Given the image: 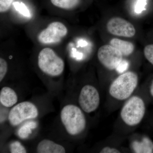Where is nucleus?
<instances>
[{"label": "nucleus", "instance_id": "14", "mask_svg": "<svg viewBox=\"0 0 153 153\" xmlns=\"http://www.w3.org/2000/svg\"><path fill=\"white\" fill-rule=\"evenodd\" d=\"M53 5L64 10H71L79 4V0H50Z\"/></svg>", "mask_w": 153, "mask_h": 153}, {"label": "nucleus", "instance_id": "11", "mask_svg": "<svg viewBox=\"0 0 153 153\" xmlns=\"http://www.w3.org/2000/svg\"><path fill=\"white\" fill-rule=\"evenodd\" d=\"M18 96L13 89L11 88L4 87L0 91V102L6 107H11L17 103Z\"/></svg>", "mask_w": 153, "mask_h": 153}, {"label": "nucleus", "instance_id": "10", "mask_svg": "<svg viewBox=\"0 0 153 153\" xmlns=\"http://www.w3.org/2000/svg\"><path fill=\"white\" fill-rule=\"evenodd\" d=\"M37 152L39 153H64L66 150L63 146L50 140L45 139L38 143Z\"/></svg>", "mask_w": 153, "mask_h": 153}, {"label": "nucleus", "instance_id": "7", "mask_svg": "<svg viewBox=\"0 0 153 153\" xmlns=\"http://www.w3.org/2000/svg\"><path fill=\"white\" fill-rule=\"evenodd\" d=\"M80 108L86 113H90L98 108L100 104V96L95 87L85 85L81 89L78 98Z\"/></svg>", "mask_w": 153, "mask_h": 153}, {"label": "nucleus", "instance_id": "8", "mask_svg": "<svg viewBox=\"0 0 153 153\" xmlns=\"http://www.w3.org/2000/svg\"><path fill=\"white\" fill-rule=\"evenodd\" d=\"M122 54L111 45H105L99 48L97 57L100 63L110 70L115 69L123 60Z\"/></svg>", "mask_w": 153, "mask_h": 153}, {"label": "nucleus", "instance_id": "22", "mask_svg": "<svg viewBox=\"0 0 153 153\" xmlns=\"http://www.w3.org/2000/svg\"><path fill=\"white\" fill-rule=\"evenodd\" d=\"M101 153H120V151L115 148L110 147H105L103 148L100 151Z\"/></svg>", "mask_w": 153, "mask_h": 153}, {"label": "nucleus", "instance_id": "13", "mask_svg": "<svg viewBox=\"0 0 153 153\" xmlns=\"http://www.w3.org/2000/svg\"><path fill=\"white\" fill-rule=\"evenodd\" d=\"M132 148L135 153H152L153 152V143L150 139L145 137L140 141H134L132 143Z\"/></svg>", "mask_w": 153, "mask_h": 153}, {"label": "nucleus", "instance_id": "24", "mask_svg": "<svg viewBox=\"0 0 153 153\" xmlns=\"http://www.w3.org/2000/svg\"><path fill=\"white\" fill-rule=\"evenodd\" d=\"M150 91L151 95L153 97V80L152 82V84H151Z\"/></svg>", "mask_w": 153, "mask_h": 153}, {"label": "nucleus", "instance_id": "21", "mask_svg": "<svg viewBox=\"0 0 153 153\" xmlns=\"http://www.w3.org/2000/svg\"><path fill=\"white\" fill-rule=\"evenodd\" d=\"M147 0H137L135 6V12L137 14H140L146 10Z\"/></svg>", "mask_w": 153, "mask_h": 153}, {"label": "nucleus", "instance_id": "6", "mask_svg": "<svg viewBox=\"0 0 153 153\" xmlns=\"http://www.w3.org/2000/svg\"><path fill=\"white\" fill-rule=\"evenodd\" d=\"M68 33L64 24L59 22H52L38 34V39L43 44H55L60 43Z\"/></svg>", "mask_w": 153, "mask_h": 153}, {"label": "nucleus", "instance_id": "5", "mask_svg": "<svg viewBox=\"0 0 153 153\" xmlns=\"http://www.w3.org/2000/svg\"><path fill=\"white\" fill-rule=\"evenodd\" d=\"M38 108L30 102H20L11 109L9 120L11 125L17 126L27 120L35 119L38 116Z\"/></svg>", "mask_w": 153, "mask_h": 153}, {"label": "nucleus", "instance_id": "18", "mask_svg": "<svg viewBox=\"0 0 153 153\" xmlns=\"http://www.w3.org/2000/svg\"><path fill=\"white\" fill-rule=\"evenodd\" d=\"M145 57L153 65V44L147 45L144 50Z\"/></svg>", "mask_w": 153, "mask_h": 153}, {"label": "nucleus", "instance_id": "2", "mask_svg": "<svg viewBox=\"0 0 153 153\" xmlns=\"http://www.w3.org/2000/svg\"><path fill=\"white\" fill-rule=\"evenodd\" d=\"M138 83V77L136 73L133 71L125 72L113 81L109 86V94L117 100H125L131 95Z\"/></svg>", "mask_w": 153, "mask_h": 153}, {"label": "nucleus", "instance_id": "12", "mask_svg": "<svg viewBox=\"0 0 153 153\" xmlns=\"http://www.w3.org/2000/svg\"><path fill=\"white\" fill-rule=\"evenodd\" d=\"M111 45L118 49L123 56H128L133 52L134 47L133 44L128 41L117 38H114L110 42Z\"/></svg>", "mask_w": 153, "mask_h": 153}, {"label": "nucleus", "instance_id": "9", "mask_svg": "<svg viewBox=\"0 0 153 153\" xmlns=\"http://www.w3.org/2000/svg\"><path fill=\"white\" fill-rule=\"evenodd\" d=\"M107 28L109 33L115 36L131 38L136 33L133 25L119 17L111 19L108 22Z\"/></svg>", "mask_w": 153, "mask_h": 153}, {"label": "nucleus", "instance_id": "4", "mask_svg": "<svg viewBox=\"0 0 153 153\" xmlns=\"http://www.w3.org/2000/svg\"><path fill=\"white\" fill-rule=\"evenodd\" d=\"M146 113V105L142 98L134 96L126 102L120 111L123 122L129 126L138 125L143 120Z\"/></svg>", "mask_w": 153, "mask_h": 153}, {"label": "nucleus", "instance_id": "20", "mask_svg": "<svg viewBox=\"0 0 153 153\" xmlns=\"http://www.w3.org/2000/svg\"><path fill=\"white\" fill-rule=\"evenodd\" d=\"M129 66V63L128 60L123 59L120 63L117 66L115 70L119 73H123L128 69Z\"/></svg>", "mask_w": 153, "mask_h": 153}, {"label": "nucleus", "instance_id": "23", "mask_svg": "<svg viewBox=\"0 0 153 153\" xmlns=\"http://www.w3.org/2000/svg\"><path fill=\"white\" fill-rule=\"evenodd\" d=\"M79 44L81 47H84L87 45V43L85 41H79Z\"/></svg>", "mask_w": 153, "mask_h": 153}, {"label": "nucleus", "instance_id": "15", "mask_svg": "<svg viewBox=\"0 0 153 153\" xmlns=\"http://www.w3.org/2000/svg\"><path fill=\"white\" fill-rule=\"evenodd\" d=\"M13 4L16 10L23 16L27 17H30L31 16L30 11L24 3L16 2L13 3Z\"/></svg>", "mask_w": 153, "mask_h": 153}, {"label": "nucleus", "instance_id": "17", "mask_svg": "<svg viewBox=\"0 0 153 153\" xmlns=\"http://www.w3.org/2000/svg\"><path fill=\"white\" fill-rule=\"evenodd\" d=\"M8 71V64L7 61L2 57L0 58V82L4 78Z\"/></svg>", "mask_w": 153, "mask_h": 153}, {"label": "nucleus", "instance_id": "16", "mask_svg": "<svg viewBox=\"0 0 153 153\" xmlns=\"http://www.w3.org/2000/svg\"><path fill=\"white\" fill-rule=\"evenodd\" d=\"M10 150L12 153H25L27 150L25 147L18 141L14 142L10 146Z\"/></svg>", "mask_w": 153, "mask_h": 153}, {"label": "nucleus", "instance_id": "19", "mask_svg": "<svg viewBox=\"0 0 153 153\" xmlns=\"http://www.w3.org/2000/svg\"><path fill=\"white\" fill-rule=\"evenodd\" d=\"M14 0H0V12L1 13L8 10Z\"/></svg>", "mask_w": 153, "mask_h": 153}, {"label": "nucleus", "instance_id": "1", "mask_svg": "<svg viewBox=\"0 0 153 153\" xmlns=\"http://www.w3.org/2000/svg\"><path fill=\"white\" fill-rule=\"evenodd\" d=\"M60 119L69 134L76 136L82 133L86 125L85 115L81 108L74 105H67L60 112Z\"/></svg>", "mask_w": 153, "mask_h": 153}, {"label": "nucleus", "instance_id": "3", "mask_svg": "<svg viewBox=\"0 0 153 153\" xmlns=\"http://www.w3.org/2000/svg\"><path fill=\"white\" fill-rule=\"evenodd\" d=\"M38 67L42 72L52 76H58L64 71L65 63L63 59L49 48H45L39 52Z\"/></svg>", "mask_w": 153, "mask_h": 153}]
</instances>
